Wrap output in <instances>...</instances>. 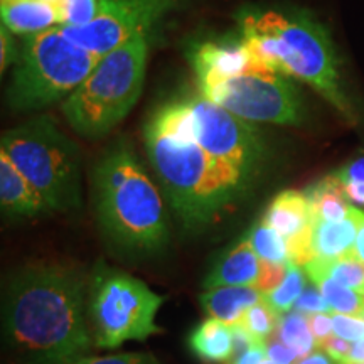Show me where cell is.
<instances>
[{"instance_id":"obj_1","label":"cell","mask_w":364,"mask_h":364,"mask_svg":"<svg viewBox=\"0 0 364 364\" xmlns=\"http://www.w3.org/2000/svg\"><path fill=\"white\" fill-rule=\"evenodd\" d=\"M83 277L61 265L22 268L2 304L4 343L19 364H76L93 336Z\"/></svg>"},{"instance_id":"obj_2","label":"cell","mask_w":364,"mask_h":364,"mask_svg":"<svg viewBox=\"0 0 364 364\" xmlns=\"http://www.w3.org/2000/svg\"><path fill=\"white\" fill-rule=\"evenodd\" d=\"M145 145L172 208L189 225L211 221L248 188L196 142L184 102L164 105L150 117Z\"/></svg>"},{"instance_id":"obj_3","label":"cell","mask_w":364,"mask_h":364,"mask_svg":"<svg viewBox=\"0 0 364 364\" xmlns=\"http://www.w3.org/2000/svg\"><path fill=\"white\" fill-rule=\"evenodd\" d=\"M240 29L241 41L258 61L312 86L343 115L351 117L338 54L324 26L302 12L252 11L240 17Z\"/></svg>"},{"instance_id":"obj_4","label":"cell","mask_w":364,"mask_h":364,"mask_svg":"<svg viewBox=\"0 0 364 364\" xmlns=\"http://www.w3.org/2000/svg\"><path fill=\"white\" fill-rule=\"evenodd\" d=\"M95 194L105 233L132 252H156L169 226L161 193L127 142L105 154L95 169Z\"/></svg>"},{"instance_id":"obj_5","label":"cell","mask_w":364,"mask_h":364,"mask_svg":"<svg viewBox=\"0 0 364 364\" xmlns=\"http://www.w3.org/2000/svg\"><path fill=\"white\" fill-rule=\"evenodd\" d=\"M149 38L139 36L103 54L88 78L63 102L61 112L73 130L97 139L129 115L144 88Z\"/></svg>"},{"instance_id":"obj_6","label":"cell","mask_w":364,"mask_h":364,"mask_svg":"<svg viewBox=\"0 0 364 364\" xmlns=\"http://www.w3.org/2000/svg\"><path fill=\"white\" fill-rule=\"evenodd\" d=\"M100 58L73 43L63 27L26 36L7 91L9 103L16 110H38L66 100L88 78Z\"/></svg>"},{"instance_id":"obj_7","label":"cell","mask_w":364,"mask_h":364,"mask_svg":"<svg viewBox=\"0 0 364 364\" xmlns=\"http://www.w3.org/2000/svg\"><path fill=\"white\" fill-rule=\"evenodd\" d=\"M0 150L39 191L51 211L80 208V150L51 117H38L2 135Z\"/></svg>"},{"instance_id":"obj_8","label":"cell","mask_w":364,"mask_h":364,"mask_svg":"<svg viewBox=\"0 0 364 364\" xmlns=\"http://www.w3.org/2000/svg\"><path fill=\"white\" fill-rule=\"evenodd\" d=\"M164 297L129 273L95 268L88 292V322L97 348L113 349L127 341H144L161 332L156 324Z\"/></svg>"},{"instance_id":"obj_9","label":"cell","mask_w":364,"mask_h":364,"mask_svg":"<svg viewBox=\"0 0 364 364\" xmlns=\"http://www.w3.org/2000/svg\"><path fill=\"white\" fill-rule=\"evenodd\" d=\"M184 103L196 142L248 186L263 159L260 132L201 93Z\"/></svg>"},{"instance_id":"obj_10","label":"cell","mask_w":364,"mask_h":364,"mask_svg":"<svg viewBox=\"0 0 364 364\" xmlns=\"http://www.w3.org/2000/svg\"><path fill=\"white\" fill-rule=\"evenodd\" d=\"M199 93L250 124L300 125L304 122L299 90L277 71L247 73Z\"/></svg>"},{"instance_id":"obj_11","label":"cell","mask_w":364,"mask_h":364,"mask_svg":"<svg viewBox=\"0 0 364 364\" xmlns=\"http://www.w3.org/2000/svg\"><path fill=\"white\" fill-rule=\"evenodd\" d=\"M179 0H103L102 12L83 27H63L81 48L103 56L139 36H150L152 27L177 6Z\"/></svg>"},{"instance_id":"obj_12","label":"cell","mask_w":364,"mask_h":364,"mask_svg":"<svg viewBox=\"0 0 364 364\" xmlns=\"http://www.w3.org/2000/svg\"><path fill=\"white\" fill-rule=\"evenodd\" d=\"M262 221L284 236L289 245L290 263L306 267L314 260L312 228L316 216L306 193L294 189L282 191L268 204Z\"/></svg>"},{"instance_id":"obj_13","label":"cell","mask_w":364,"mask_h":364,"mask_svg":"<svg viewBox=\"0 0 364 364\" xmlns=\"http://www.w3.org/2000/svg\"><path fill=\"white\" fill-rule=\"evenodd\" d=\"M189 61L199 90L209 88V86L235 78V76L247 75V73L270 70L255 58V54L243 44V41H240L238 44L209 43V41L196 44L189 51Z\"/></svg>"},{"instance_id":"obj_14","label":"cell","mask_w":364,"mask_h":364,"mask_svg":"<svg viewBox=\"0 0 364 364\" xmlns=\"http://www.w3.org/2000/svg\"><path fill=\"white\" fill-rule=\"evenodd\" d=\"M0 203L9 215L36 216L51 211L39 191L17 169L4 150H0Z\"/></svg>"},{"instance_id":"obj_15","label":"cell","mask_w":364,"mask_h":364,"mask_svg":"<svg viewBox=\"0 0 364 364\" xmlns=\"http://www.w3.org/2000/svg\"><path fill=\"white\" fill-rule=\"evenodd\" d=\"M260 277V258L247 238L240 240L223 255L204 280L206 289L215 287H255Z\"/></svg>"},{"instance_id":"obj_16","label":"cell","mask_w":364,"mask_h":364,"mask_svg":"<svg viewBox=\"0 0 364 364\" xmlns=\"http://www.w3.org/2000/svg\"><path fill=\"white\" fill-rule=\"evenodd\" d=\"M0 17L14 34L33 36L63 27L61 9L39 0H0Z\"/></svg>"},{"instance_id":"obj_17","label":"cell","mask_w":364,"mask_h":364,"mask_svg":"<svg viewBox=\"0 0 364 364\" xmlns=\"http://www.w3.org/2000/svg\"><path fill=\"white\" fill-rule=\"evenodd\" d=\"M263 294L255 287H215L201 295V306L209 317L223 321L228 326L240 324L248 309L258 304Z\"/></svg>"},{"instance_id":"obj_18","label":"cell","mask_w":364,"mask_h":364,"mask_svg":"<svg viewBox=\"0 0 364 364\" xmlns=\"http://www.w3.org/2000/svg\"><path fill=\"white\" fill-rule=\"evenodd\" d=\"M354 243H356V223L353 215L343 221H314V258L338 260L354 252Z\"/></svg>"},{"instance_id":"obj_19","label":"cell","mask_w":364,"mask_h":364,"mask_svg":"<svg viewBox=\"0 0 364 364\" xmlns=\"http://www.w3.org/2000/svg\"><path fill=\"white\" fill-rule=\"evenodd\" d=\"M189 348L203 361L226 363L233 356V332L223 321L208 317L191 332Z\"/></svg>"},{"instance_id":"obj_20","label":"cell","mask_w":364,"mask_h":364,"mask_svg":"<svg viewBox=\"0 0 364 364\" xmlns=\"http://www.w3.org/2000/svg\"><path fill=\"white\" fill-rule=\"evenodd\" d=\"M314 216L322 221H343L351 216L353 206L346 198L338 176H327L306 191Z\"/></svg>"},{"instance_id":"obj_21","label":"cell","mask_w":364,"mask_h":364,"mask_svg":"<svg viewBox=\"0 0 364 364\" xmlns=\"http://www.w3.org/2000/svg\"><path fill=\"white\" fill-rule=\"evenodd\" d=\"M307 287L306 280V270L304 267L295 265V263H289L287 267V273L284 280L280 282L279 287L263 295V299L267 300V304L270 306L282 317L284 314L294 311L295 302H297L300 295Z\"/></svg>"},{"instance_id":"obj_22","label":"cell","mask_w":364,"mask_h":364,"mask_svg":"<svg viewBox=\"0 0 364 364\" xmlns=\"http://www.w3.org/2000/svg\"><path fill=\"white\" fill-rule=\"evenodd\" d=\"M277 338L302 356H307V354L318 349L317 341L314 338L311 327H309L307 316L297 311H290L280 317L279 327H277Z\"/></svg>"},{"instance_id":"obj_23","label":"cell","mask_w":364,"mask_h":364,"mask_svg":"<svg viewBox=\"0 0 364 364\" xmlns=\"http://www.w3.org/2000/svg\"><path fill=\"white\" fill-rule=\"evenodd\" d=\"M314 285L321 290L324 299L329 304L332 312L344 314V316L364 317V295L356 290L348 289V287L338 284L329 277H318L312 282Z\"/></svg>"},{"instance_id":"obj_24","label":"cell","mask_w":364,"mask_h":364,"mask_svg":"<svg viewBox=\"0 0 364 364\" xmlns=\"http://www.w3.org/2000/svg\"><path fill=\"white\" fill-rule=\"evenodd\" d=\"M247 240L250 241V245H252V248L258 255L260 260L284 263V265L285 263H290L289 245H287L285 238L262 220L250 230Z\"/></svg>"},{"instance_id":"obj_25","label":"cell","mask_w":364,"mask_h":364,"mask_svg":"<svg viewBox=\"0 0 364 364\" xmlns=\"http://www.w3.org/2000/svg\"><path fill=\"white\" fill-rule=\"evenodd\" d=\"M280 322V316L268 306L267 300L262 299L260 302L255 304L252 309L245 312L241 317L240 324L253 336L258 343H267L272 338L273 332L277 331Z\"/></svg>"},{"instance_id":"obj_26","label":"cell","mask_w":364,"mask_h":364,"mask_svg":"<svg viewBox=\"0 0 364 364\" xmlns=\"http://www.w3.org/2000/svg\"><path fill=\"white\" fill-rule=\"evenodd\" d=\"M103 0H63V27H83L102 12Z\"/></svg>"},{"instance_id":"obj_27","label":"cell","mask_w":364,"mask_h":364,"mask_svg":"<svg viewBox=\"0 0 364 364\" xmlns=\"http://www.w3.org/2000/svg\"><path fill=\"white\" fill-rule=\"evenodd\" d=\"M332 329L334 336L343 338L346 341H359L364 339V317L344 316V314L332 312Z\"/></svg>"},{"instance_id":"obj_28","label":"cell","mask_w":364,"mask_h":364,"mask_svg":"<svg viewBox=\"0 0 364 364\" xmlns=\"http://www.w3.org/2000/svg\"><path fill=\"white\" fill-rule=\"evenodd\" d=\"M294 311L302 312V314H332V309L324 295L321 294V290L316 285H307L302 295H300L297 302H295Z\"/></svg>"},{"instance_id":"obj_29","label":"cell","mask_w":364,"mask_h":364,"mask_svg":"<svg viewBox=\"0 0 364 364\" xmlns=\"http://www.w3.org/2000/svg\"><path fill=\"white\" fill-rule=\"evenodd\" d=\"M287 267L289 263H272V262H265L260 260V277H258L257 285L255 289H258L263 295H267L268 292H272L275 287L280 285V282L284 280L285 273H287Z\"/></svg>"},{"instance_id":"obj_30","label":"cell","mask_w":364,"mask_h":364,"mask_svg":"<svg viewBox=\"0 0 364 364\" xmlns=\"http://www.w3.org/2000/svg\"><path fill=\"white\" fill-rule=\"evenodd\" d=\"M76 364H161L152 354L145 353H124L113 356H86Z\"/></svg>"},{"instance_id":"obj_31","label":"cell","mask_w":364,"mask_h":364,"mask_svg":"<svg viewBox=\"0 0 364 364\" xmlns=\"http://www.w3.org/2000/svg\"><path fill=\"white\" fill-rule=\"evenodd\" d=\"M318 349L326 351L338 364H348L349 354H351L353 349V343L351 341H346L336 336V338H329L326 339L324 343L318 344Z\"/></svg>"},{"instance_id":"obj_32","label":"cell","mask_w":364,"mask_h":364,"mask_svg":"<svg viewBox=\"0 0 364 364\" xmlns=\"http://www.w3.org/2000/svg\"><path fill=\"white\" fill-rule=\"evenodd\" d=\"M307 321L314 338L317 341V348L318 344L324 343L326 339L332 338V334H334L331 314H307Z\"/></svg>"},{"instance_id":"obj_33","label":"cell","mask_w":364,"mask_h":364,"mask_svg":"<svg viewBox=\"0 0 364 364\" xmlns=\"http://www.w3.org/2000/svg\"><path fill=\"white\" fill-rule=\"evenodd\" d=\"M267 358L280 364H294L299 363L304 356L282 341H272V343H267Z\"/></svg>"},{"instance_id":"obj_34","label":"cell","mask_w":364,"mask_h":364,"mask_svg":"<svg viewBox=\"0 0 364 364\" xmlns=\"http://www.w3.org/2000/svg\"><path fill=\"white\" fill-rule=\"evenodd\" d=\"M0 44H2V49H0V70L4 73L16 59H19L16 46H14L11 31L6 26H2V29H0Z\"/></svg>"},{"instance_id":"obj_35","label":"cell","mask_w":364,"mask_h":364,"mask_svg":"<svg viewBox=\"0 0 364 364\" xmlns=\"http://www.w3.org/2000/svg\"><path fill=\"white\" fill-rule=\"evenodd\" d=\"M231 332H233V356L235 358H238L243 353H247L248 349L253 348V346L260 344L241 324L231 326Z\"/></svg>"},{"instance_id":"obj_36","label":"cell","mask_w":364,"mask_h":364,"mask_svg":"<svg viewBox=\"0 0 364 364\" xmlns=\"http://www.w3.org/2000/svg\"><path fill=\"white\" fill-rule=\"evenodd\" d=\"M267 359V343H260L235 359L233 364H262Z\"/></svg>"},{"instance_id":"obj_37","label":"cell","mask_w":364,"mask_h":364,"mask_svg":"<svg viewBox=\"0 0 364 364\" xmlns=\"http://www.w3.org/2000/svg\"><path fill=\"white\" fill-rule=\"evenodd\" d=\"M336 176H338L341 181L364 182V157H359L356 161H353L349 166H346L344 169H341Z\"/></svg>"},{"instance_id":"obj_38","label":"cell","mask_w":364,"mask_h":364,"mask_svg":"<svg viewBox=\"0 0 364 364\" xmlns=\"http://www.w3.org/2000/svg\"><path fill=\"white\" fill-rule=\"evenodd\" d=\"M351 215L356 223V243H354V252L361 260L364 262V213L361 209L354 208L351 209Z\"/></svg>"},{"instance_id":"obj_39","label":"cell","mask_w":364,"mask_h":364,"mask_svg":"<svg viewBox=\"0 0 364 364\" xmlns=\"http://www.w3.org/2000/svg\"><path fill=\"white\" fill-rule=\"evenodd\" d=\"M341 184H343L344 194H346V198H348L349 203L361 204V206H364V182L341 181Z\"/></svg>"},{"instance_id":"obj_40","label":"cell","mask_w":364,"mask_h":364,"mask_svg":"<svg viewBox=\"0 0 364 364\" xmlns=\"http://www.w3.org/2000/svg\"><path fill=\"white\" fill-rule=\"evenodd\" d=\"M297 364H338V363H336L326 351H322V349H316L314 353L307 354V356L300 359Z\"/></svg>"},{"instance_id":"obj_41","label":"cell","mask_w":364,"mask_h":364,"mask_svg":"<svg viewBox=\"0 0 364 364\" xmlns=\"http://www.w3.org/2000/svg\"><path fill=\"white\" fill-rule=\"evenodd\" d=\"M358 363H364V339L354 341L351 354H349L348 364H358Z\"/></svg>"},{"instance_id":"obj_42","label":"cell","mask_w":364,"mask_h":364,"mask_svg":"<svg viewBox=\"0 0 364 364\" xmlns=\"http://www.w3.org/2000/svg\"><path fill=\"white\" fill-rule=\"evenodd\" d=\"M39 2H48V4H53V6H58L59 9H61L63 0H39ZM61 14H63V12H61Z\"/></svg>"},{"instance_id":"obj_43","label":"cell","mask_w":364,"mask_h":364,"mask_svg":"<svg viewBox=\"0 0 364 364\" xmlns=\"http://www.w3.org/2000/svg\"><path fill=\"white\" fill-rule=\"evenodd\" d=\"M262 364H280V363H275V361H272V359H268V358H267L265 361H263Z\"/></svg>"},{"instance_id":"obj_44","label":"cell","mask_w":364,"mask_h":364,"mask_svg":"<svg viewBox=\"0 0 364 364\" xmlns=\"http://www.w3.org/2000/svg\"><path fill=\"white\" fill-rule=\"evenodd\" d=\"M363 295H364V294H363Z\"/></svg>"}]
</instances>
